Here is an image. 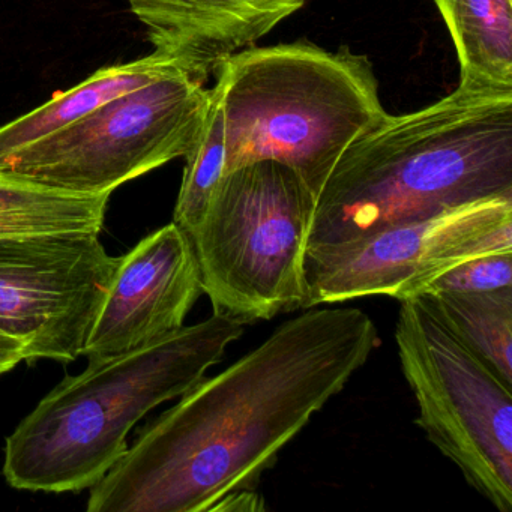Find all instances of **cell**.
<instances>
[{
	"label": "cell",
	"mask_w": 512,
	"mask_h": 512,
	"mask_svg": "<svg viewBox=\"0 0 512 512\" xmlns=\"http://www.w3.org/2000/svg\"><path fill=\"white\" fill-rule=\"evenodd\" d=\"M380 346L359 308H307L152 421L91 487L89 512H209L256 490Z\"/></svg>",
	"instance_id": "6da1fadb"
},
{
	"label": "cell",
	"mask_w": 512,
	"mask_h": 512,
	"mask_svg": "<svg viewBox=\"0 0 512 512\" xmlns=\"http://www.w3.org/2000/svg\"><path fill=\"white\" fill-rule=\"evenodd\" d=\"M512 197V91L458 86L356 140L316 200L307 247Z\"/></svg>",
	"instance_id": "7a4b0ae2"
},
{
	"label": "cell",
	"mask_w": 512,
	"mask_h": 512,
	"mask_svg": "<svg viewBox=\"0 0 512 512\" xmlns=\"http://www.w3.org/2000/svg\"><path fill=\"white\" fill-rule=\"evenodd\" d=\"M242 334V323L212 314L148 346L88 361L8 436L2 467L8 484L43 493L94 487L127 451L134 425L190 391Z\"/></svg>",
	"instance_id": "3957f363"
},
{
	"label": "cell",
	"mask_w": 512,
	"mask_h": 512,
	"mask_svg": "<svg viewBox=\"0 0 512 512\" xmlns=\"http://www.w3.org/2000/svg\"><path fill=\"white\" fill-rule=\"evenodd\" d=\"M217 74L226 173L260 160L292 169L317 200L344 152L388 118L367 56L314 44L244 49Z\"/></svg>",
	"instance_id": "277c9868"
},
{
	"label": "cell",
	"mask_w": 512,
	"mask_h": 512,
	"mask_svg": "<svg viewBox=\"0 0 512 512\" xmlns=\"http://www.w3.org/2000/svg\"><path fill=\"white\" fill-rule=\"evenodd\" d=\"M314 209L307 185L278 161H254L224 175L191 236L214 314L245 325L301 310Z\"/></svg>",
	"instance_id": "5b68a950"
},
{
	"label": "cell",
	"mask_w": 512,
	"mask_h": 512,
	"mask_svg": "<svg viewBox=\"0 0 512 512\" xmlns=\"http://www.w3.org/2000/svg\"><path fill=\"white\" fill-rule=\"evenodd\" d=\"M395 343L416 424L500 512L512 509V386L421 298L400 301Z\"/></svg>",
	"instance_id": "8992f818"
},
{
	"label": "cell",
	"mask_w": 512,
	"mask_h": 512,
	"mask_svg": "<svg viewBox=\"0 0 512 512\" xmlns=\"http://www.w3.org/2000/svg\"><path fill=\"white\" fill-rule=\"evenodd\" d=\"M212 89L178 70L104 104L76 124L0 158V172L80 194L185 158L202 133Z\"/></svg>",
	"instance_id": "52a82bcc"
},
{
	"label": "cell",
	"mask_w": 512,
	"mask_h": 512,
	"mask_svg": "<svg viewBox=\"0 0 512 512\" xmlns=\"http://www.w3.org/2000/svg\"><path fill=\"white\" fill-rule=\"evenodd\" d=\"M512 251V197L403 221L338 244L307 247L302 310L368 296L404 301L482 254Z\"/></svg>",
	"instance_id": "ba28073f"
},
{
	"label": "cell",
	"mask_w": 512,
	"mask_h": 512,
	"mask_svg": "<svg viewBox=\"0 0 512 512\" xmlns=\"http://www.w3.org/2000/svg\"><path fill=\"white\" fill-rule=\"evenodd\" d=\"M98 233L0 238V329L28 346L29 364H70L118 266Z\"/></svg>",
	"instance_id": "9c48e42d"
},
{
	"label": "cell",
	"mask_w": 512,
	"mask_h": 512,
	"mask_svg": "<svg viewBox=\"0 0 512 512\" xmlns=\"http://www.w3.org/2000/svg\"><path fill=\"white\" fill-rule=\"evenodd\" d=\"M202 293L193 241L172 221L119 257L82 356L113 358L173 334Z\"/></svg>",
	"instance_id": "30bf717a"
},
{
	"label": "cell",
	"mask_w": 512,
	"mask_h": 512,
	"mask_svg": "<svg viewBox=\"0 0 512 512\" xmlns=\"http://www.w3.org/2000/svg\"><path fill=\"white\" fill-rule=\"evenodd\" d=\"M305 0H128L154 53L205 83L226 59L253 46Z\"/></svg>",
	"instance_id": "8fae6325"
},
{
	"label": "cell",
	"mask_w": 512,
	"mask_h": 512,
	"mask_svg": "<svg viewBox=\"0 0 512 512\" xmlns=\"http://www.w3.org/2000/svg\"><path fill=\"white\" fill-rule=\"evenodd\" d=\"M178 70L181 68L175 62L157 53L127 64L101 68L70 91L56 95L38 109L0 127V158L46 139L115 98Z\"/></svg>",
	"instance_id": "7c38bea8"
},
{
	"label": "cell",
	"mask_w": 512,
	"mask_h": 512,
	"mask_svg": "<svg viewBox=\"0 0 512 512\" xmlns=\"http://www.w3.org/2000/svg\"><path fill=\"white\" fill-rule=\"evenodd\" d=\"M454 41L460 85L512 91V0H434Z\"/></svg>",
	"instance_id": "4fadbf2b"
},
{
	"label": "cell",
	"mask_w": 512,
	"mask_h": 512,
	"mask_svg": "<svg viewBox=\"0 0 512 512\" xmlns=\"http://www.w3.org/2000/svg\"><path fill=\"white\" fill-rule=\"evenodd\" d=\"M112 194H80L0 172V238L98 233Z\"/></svg>",
	"instance_id": "5bb4252c"
},
{
	"label": "cell",
	"mask_w": 512,
	"mask_h": 512,
	"mask_svg": "<svg viewBox=\"0 0 512 512\" xmlns=\"http://www.w3.org/2000/svg\"><path fill=\"white\" fill-rule=\"evenodd\" d=\"M419 296L512 386V286L490 292H425Z\"/></svg>",
	"instance_id": "9a60e30c"
},
{
	"label": "cell",
	"mask_w": 512,
	"mask_h": 512,
	"mask_svg": "<svg viewBox=\"0 0 512 512\" xmlns=\"http://www.w3.org/2000/svg\"><path fill=\"white\" fill-rule=\"evenodd\" d=\"M226 175L223 110L217 89L196 145L185 155L184 178L179 190L173 223L193 236L205 220L218 187Z\"/></svg>",
	"instance_id": "2e32d148"
},
{
	"label": "cell",
	"mask_w": 512,
	"mask_h": 512,
	"mask_svg": "<svg viewBox=\"0 0 512 512\" xmlns=\"http://www.w3.org/2000/svg\"><path fill=\"white\" fill-rule=\"evenodd\" d=\"M511 286L512 251H499L458 263L437 277L422 293H479Z\"/></svg>",
	"instance_id": "e0dca14e"
},
{
	"label": "cell",
	"mask_w": 512,
	"mask_h": 512,
	"mask_svg": "<svg viewBox=\"0 0 512 512\" xmlns=\"http://www.w3.org/2000/svg\"><path fill=\"white\" fill-rule=\"evenodd\" d=\"M25 361H31L28 346L16 335L0 329V376Z\"/></svg>",
	"instance_id": "ac0fdd59"
},
{
	"label": "cell",
	"mask_w": 512,
	"mask_h": 512,
	"mask_svg": "<svg viewBox=\"0 0 512 512\" xmlns=\"http://www.w3.org/2000/svg\"><path fill=\"white\" fill-rule=\"evenodd\" d=\"M266 509L262 497L254 490L233 491L218 500L209 512L263 511Z\"/></svg>",
	"instance_id": "d6986e66"
}]
</instances>
